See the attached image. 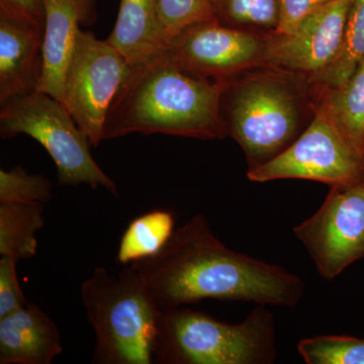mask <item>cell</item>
<instances>
[{
    "label": "cell",
    "instance_id": "obj_3",
    "mask_svg": "<svg viewBox=\"0 0 364 364\" xmlns=\"http://www.w3.org/2000/svg\"><path fill=\"white\" fill-rule=\"evenodd\" d=\"M222 82V121L244 151L248 170L284 152L317 114L309 79L287 69L261 64Z\"/></svg>",
    "mask_w": 364,
    "mask_h": 364
},
{
    "label": "cell",
    "instance_id": "obj_5",
    "mask_svg": "<svg viewBox=\"0 0 364 364\" xmlns=\"http://www.w3.org/2000/svg\"><path fill=\"white\" fill-rule=\"evenodd\" d=\"M274 318L264 306L229 324L191 309L162 310L154 345L158 364H272Z\"/></svg>",
    "mask_w": 364,
    "mask_h": 364
},
{
    "label": "cell",
    "instance_id": "obj_6",
    "mask_svg": "<svg viewBox=\"0 0 364 364\" xmlns=\"http://www.w3.org/2000/svg\"><path fill=\"white\" fill-rule=\"evenodd\" d=\"M0 133L6 139L23 134L39 142L56 164L62 186L88 184L119 196L117 184L93 159L88 136L51 95L36 90L2 105Z\"/></svg>",
    "mask_w": 364,
    "mask_h": 364
},
{
    "label": "cell",
    "instance_id": "obj_7",
    "mask_svg": "<svg viewBox=\"0 0 364 364\" xmlns=\"http://www.w3.org/2000/svg\"><path fill=\"white\" fill-rule=\"evenodd\" d=\"M130 70L107 40L79 31L66 69L63 104L93 147L102 142L109 107Z\"/></svg>",
    "mask_w": 364,
    "mask_h": 364
},
{
    "label": "cell",
    "instance_id": "obj_1",
    "mask_svg": "<svg viewBox=\"0 0 364 364\" xmlns=\"http://www.w3.org/2000/svg\"><path fill=\"white\" fill-rule=\"evenodd\" d=\"M132 265L161 310L207 299L293 308L305 296L301 279L228 248L203 215L174 230L156 255Z\"/></svg>",
    "mask_w": 364,
    "mask_h": 364
},
{
    "label": "cell",
    "instance_id": "obj_12",
    "mask_svg": "<svg viewBox=\"0 0 364 364\" xmlns=\"http://www.w3.org/2000/svg\"><path fill=\"white\" fill-rule=\"evenodd\" d=\"M97 0H43L44 69L37 91L64 102V81L72 50L82 25L97 20Z\"/></svg>",
    "mask_w": 364,
    "mask_h": 364
},
{
    "label": "cell",
    "instance_id": "obj_17",
    "mask_svg": "<svg viewBox=\"0 0 364 364\" xmlns=\"http://www.w3.org/2000/svg\"><path fill=\"white\" fill-rule=\"evenodd\" d=\"M45 226L41 203H0V255L16 261L37 254L36 234Z\"/></svg>",
    "mask_w": 364,
    "mask_h": 364
},
{
    "label": "cell",
    "instance_id": "obj_2",
    "mask_svg": "<svg viewBox=\"0 0 364 364\" xmlns=\"http://www.w3.org/2000/svg\"><path fill=\"white\" fill-rule=\"evenodd\" d=\"M222 81L188 73L161 52L131 66L109 107L102 141L133 133L222 140Z\"/></svg>",
    "mask_w": 364,
    "mask_h": 364
},
{
    "label": "cell",
    "instance_id": "obj_10",
    "mask_svg": "<svg viewBox=\"0 0 364 364\" xmlns=\"http://www.w3.org/2000/svg\"><path fill=\"white\" fill-rule=\"evenodd\" d=\"M270 35L203 21L177 33L162 52L188 73L224 81L265 64Z\"/></svg>",
    "mask_w": 364,
    "mask_h": 364
},
{
    "label": "cell",
    "instance_id": "obj_25",
    "mask_svg": "<svg viewBox=\"0 0 364 364\" xmlns=\"http://www.w3.org/2000/svg\"><path fill=\"white\" fill-rule=\"evenodd\" d=\"M330 0H279V23L275 33L289 35L301 21Z\"/></svg>",
    "mask_w": 364,
    "mask_h": 364
},
{
    "label": "cell",
    "instance_id": "obj_13",
    "mask_svg": "<svg viewBox=\"0 0 364 364\" xmlns=\"http://www.w3.org/2000/svg\"><path fill=\"white\" fill-rule=\"evenodd\" d=\"M44 28L0 11V105L37 90L44 69Z\"/></svg>",
    "mask_w": 364,
    "mask_h": 364
},
{
    "label": "cell",
    "instance_id": "obj_21",
    "mask_svg": "<svg viewBox=\"0 0 364 364\" xmlns=\"http://www.w3.org/2000/svg\"><path fill=\"white\" fill-rule=\"evenodd\" d=\"M298 351L308 364H364V339L323 335L301 340Z\"/></svg>",
    "mask_w": 364,
    "mask_h": 364
},
{
    "label": "cell",
    "instance_id": "obj_11",
    "mask_svg": "<svg viewBox=\"0 0 364 364\" xmlns=\"http://www.w3.org/2000/svg\"><path fill=\"white\" fill-rule=\"evenodd\" d=\"M352 2L330 0L306 16L293 33H272L265 64L308 79L317 75L339 51Z\"/></svg>",
    "mask_w": 364,
    "mask_h": 364
},
{
    "label": "cell",
    "instance_id": "obj_16",
    "mask_svg": "<svg viewBox=\"0 0 364 364\" xmlns=\"http://www.w3.org/2000/svg\"><path fill=\"white\" fill-rule=\"evenodd\" d=\"M313 95L318 111L364 153V60L343 85Z\"/></svg>",
    "mask_w": 364,
    "mask_h": 364
},
{
    "label": "cell",
    "instance_id": "obj_15",
    "mask_svg": "<svg viewBox=\"0 0 364 364\" xmlns=\"http://www.w3.org/2000/svg\"><path fill=\"white\" fill-rule=\"evenodd\" d=\"M107 42L131 66L160 54L167 42L157 0H121L114 30Z\"/></svg>",
    "mask_w": 364,
    "mask_h": 364
},
{
    "label": "cell",
    "instance_id": "obj_14",
    "mask_svg": "<svg viewBox=\"0 0 364 364\" xmlns=\"http://www.w3.org/2000/svg\"><path fill=\"white\" fill-rule=\"evenodd\" d=\"M62 352L58 327L35 304L0 317V364H51Z\"/></svg>",
    "mask_w": 364,
    "mask_h": 364
},
{
    "label": "cell",
    "instance_id": "obj_9",
    "mask_svg": "<svg viewBox=\"0 0 364 364\" xmlns=\"http://www.w3.org/2000/svg\"><path fill=\"white\" fill-rule=\"evenodd\" d=\"M326 280L364 258V182L330 188L317 212L294 228Z\"/></svg>",
    "mask_w": 364,
    "mask_h": 364
},
{
    "label": "cell",
    "instance_id": "obj_23",
    "mask_svg": "<svg viewBox=\"0 0 364 364\" xmlns=\"http://www.w3.org/2000/svg\"><path fill=\"white\" fill-rule=\"evenodd\" d=\"M53 198L51 181L21 166L0 170V203H44Z\"/></svg>",
    "mask_w": 364,
    "mask_h": 364
},
{
    "label": "cell",
    "instance_id": "obj_20",
    "mask_svg": "<svg viewBox=\"0 0 364 364\" xmlns=\"http://www.w3.org/2000/svg\"><path fill=\"white\" fill-rule=\"evenodd\" d=\"M279 0H217L215 18L221 25L260 35L277 32Z\"/></svg>",
    "mask_w": 364,
    "mask_h": 364
},
{
    "label": "cell",
    "instance_id": "obj_24",
    "mask_svg": "<svg viewBox=\"0 0 364 364\" xmlns=\"http://www.w3.org/2000/svg\"><path fill=\"white\" fill-rule=\"evenodd\" d=\"M16 263L13 258L1 256L0 260V317L9 315L26 305L25 294L21 291Z\"/></svg>",
    "mask_w": 364,
    "mask_h": 364
},
{
    "label": "cell",
    "instance_id": "obj_22",
    "mask_svg": "<svg viewBox=\"0 0 364 364\" xmlns=\"http://www.w3.org/2000/svg\"><path fill=\"white\" fill-rule=\"evenodd\" d=\"M157 4L167 43L188 26L217 21V0H157Z\"/></svg>",
    "mask_w": 364,
    "mask_h": 364
},
{
    "label": "cell",
    "instance_id": "obj_19",
    "mask_svg": "<svg viewBox=\"0 0 364 364\" xmlns=\"http://www.w3.org/2000/svg\"><path fill=\"white\" fill-rule=\"evenodd\" d=\"M176 219L169 210H156L130 223L119 242L117 261L129 264L156 255L173 234Z\"/></svg>",
    "mask_w": 364,
    "mask_h": 364
},
{
    "label": "cell",
    "instance_id": "obj_4",
    "mask_svg": "<svg viewBox=\"0 0 364 364\" xmlns=\"http://www.w3.org/2000/svg\"><path fill=\"white\" fill-rule=\"evenodd\" d=\"M81 299L95 335L93 363H154L162 310L133 265L119 275L95 268L81 286Z\"/></svg>",
    "mask_w": 364,
    "mask_h": 364
},
{
    "label": "cell",
    "instance_id": "obj_18",
    "mask_svg": "<svg viewBox=\"0 0 364 364\" xmlns=\"http://www.w3.org/2000/svg\"><path fill=\"white\" fill-rule=\"evenodd\" d=\"M363 60L364 0H353L339 51L325 69L309 79L313 95L343 85Z\"/></svg>",
    "mask_w": 364,
    "mask_h": 364
},
{
    "label": "cell",
    "instance_id": "obj_8",
    "mask_svg": "<svg viewBox=\"0 0 364 364\" xmlns=\"http://www.w3.org/2000/svg\"><path fill=\"white\" fill-rule=\"evenodd\" d=\"M253 182L305 179L330 188L364 182V153L322 112L296 142L272 161L248 170Z\"/></svg>",
    "mask_w": 364,
    "mask_h": 364
},
{
    "label": "cell",
    "instance_id": "obj_26",
    "mask_svg": "<svg viewBox=\"0 0 364 364\" xmlns=\"http://www.w3.org/2000/svg\"><path fill=\"white\" fill-rule=\"evenodd\" d=\"M0 11L32 25L45 26L43 0H0Z\"/></svg>",
    "mask_w": 364,
    "mask_h": 364
}]
</instances>
